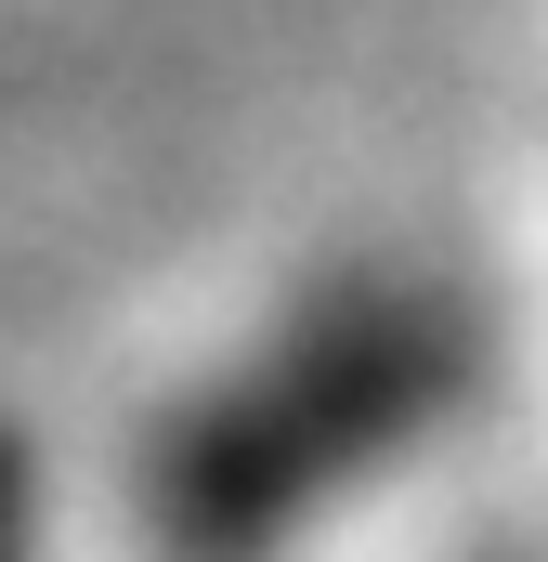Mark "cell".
Masks as SVG:
<instances>
[{
    "mask_svg": "<svg viewBox=\"0 0 548 562\" xmlns=\"http://www.w3.org/2000/svg\"><path fill=\"white\" fill-rule=\"evenodd\" d=\"M444 380H457V327L431 301H366L313 353H287V380H262L249 406L209 419V471H183V510L209 537H262L340 458H366L379 431H418L444 406Z\"/></svg>",
    "mask_w": 548,
    "mask_h": 562,
    "instance_id": "1",
    "label": "cell"
}]
</instances>
